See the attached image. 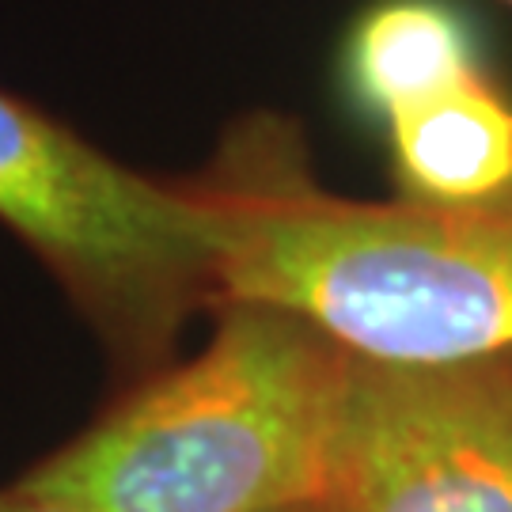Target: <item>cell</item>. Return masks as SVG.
Listing matches in <instances>:
<instances>
[{"mask_svg":"<svg viewBox=\"0 0 512 512\" xmlns=\"http://www.w3.org/2000/svg\"><path fill=\"white\" fill-rule=\"evenodd\" d=\"M217 228V304H266L387 365L512 353V205L346 198L285 114L236 118L186 175Z\"/></svg>","mask_w":512,"mask_h":512,"instance_id":"1","label":"cell"},{"mask_svg":"<svg viewBox=\"0 0 512 512\" xmlns=\"http://www.w3.org/2000/svg\"><path fill=\"white\" fill-rule=\"evenodd\" d=\"M349 353L266 304H217L209 346L148 376L23 490L76 512H277L327 494Z\"/></svg>","mask_w":512,"mask_h":512,"instance_id":"2","label":"cell"},{"mask_svg":"<svg viewBox=\"0 0 512 512\" xmlns=\"http://www.w3.org/2000/svg\"><path fill=\"white\" fill-rule=\"evenodd\" d=\"M0 224L122 365L164 361L186 319L217 304V228L194 183L133 171L4 88Z\"/></svg>","mask_w":512,"mask_h":512,"instance_id":"3","label":"cell"},{"mask_svg":"<svg viewBox=\"0 0 512 512\" xmlns=\"http://www.w3.org/2000/svg\"><path fill=\"white\" fill-rule=\"evenodd\" d=\"M338 512H512V353L346 361L327 456Z\"/></svg>","mask_w":512,"mask_h":512,"instance_id":"4","label":"cell"},{"mask_svg":"<svg viewBox=\"0 0 512 512\" xmlns=\"http://www.w3.org/2000/svg\"><path fill=\"white\" fill-rule=\"evenodd\" d=\"M399 198L448 209L512 205V99L490 76L387 122Z\"/></svg>","mask_w":512,"mask_h":512,"instance_id":"5","label":"cell"},{"mask_svg":"<svg viewBox=\"0 0 512 512\" xmlns=\"http://www.w3.org/2000/svg\"><path fill=\"white\" fill-rule=\"evenodd\" d=\"M346 73L353 95L391 122L482 76V61L448 4L380 0L349 35Z\"/></svg>","mask_w":512,"mask_h":512,"instance_id":"6","label":"cell"},{"mask_svg":"<svg viewBox=\"0 0 512 512\" xmlns=\"http://www.w3.org/2000/svg\"><path fill=\"white\" fill-rule=\"evenodd\" d=\"M0 512H76V509L61 505V501H50V497L27 494L23 486H16V490L0 494Z\"/></svg>","mask_w":512,"mask_h":512,"instance_id":"7","label":"cell"},{"mask_svg":"<svg viewBox=\"0 0 512 512\" xmlns=\"http://www.w3.org/2000/svg\"><path fill=\"white\" fill-rule=\"evenodd\" d=\"M277 512H338L330 505L327 497H315V501H300V505H289V509H277Z\"/></svg>","mask_w":512,"mask_h":512,"instance_id":"8","label":"cell"},{"mask_svg":"<svg viewBox=\"0 0 512 512\" xmlns=\"http://www.w3.org/2000/svg\"><path fill=\"white\" fill-rule=\"evenodd\" d=\"M505 4H509V8H512V0H505Z\"/></svg>","mask_w":512,"mask_h":512,"instance_id":"9","label":"cell"}]
</instances>
